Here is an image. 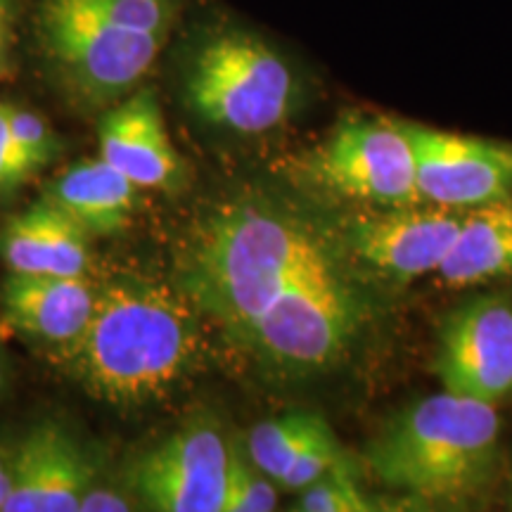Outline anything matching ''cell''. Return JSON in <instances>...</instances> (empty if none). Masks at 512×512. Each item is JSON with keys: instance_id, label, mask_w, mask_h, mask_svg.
Masks as SVG:
<instances>
[{"instance_id": "cell-2", "label": "cell", "mask_w": 512, "mask_h": 512, "mask_svg": "<svg viewBox=\"0 0 512 512\" xmlns=\"http://www.w3.org/2000/svg\"><path fill=\"white\" fill-rule=\"evenodd\" d=\"M202 323L174 280L119 275L98 285L93 316L60 361L95 401L119 411L155 406L200 363Z\"/></svg>"}, {"instance_id": "cell-18", "label": "cell", "mask_w": 512, "mask_h": 512, "mask_svg": "<svg viewBox=\"0 0 512 512\" xmlns=\"http://www.w3.org/2000/svg\"><path fill=\"white\" fill-rule=\"evenodd\" d=\"M292 510L299 512H370L382 505L370 498L361 486V470L349 456H344L323 477L299 491Z\"/></svg>"}, {"instance_id": "cell-27", "label": "cell", "mask_w": 512, "mask_h": 512, "mask_svg": "<svg viewBox=\"0 0 512 512\" xmlns=\"http://www.w3.org/2000/svg\"><path fill=\"white\" fill-rule=\"evenodd\" d=\"M5 389V363H3V356H0V392Z\"/></svg>"}, {"instance_id": "cell-5", "label": "cell", "mask_w": 512, "mask_h": 512, "mask_svg": "<svg viewBox=\"0 0 512 512\" xmlns=\"http://www.w3.org/2000/svg\"><path fill=\"white\" fill-rule=\"evenodd\" d=\"M41 36L64 81L93 105L124 98L150 72L166 36L117 27L62 0H46Z\"/></svg>"}, {"instance_id": "cell-19", "label": "cell", "mask_w": 512, "mask_h": 512, "mask_svg": "<svg viewBox=\"0 0 512 512\" xmlns=\"http://www.w3.org/2000/svg\"><path fill=\"white\" fill-rule=\"evenodd\" d=\"M62 3L117 24V27L169 36L178 12L176 0H62Z\"/></svg>"}, {"instance_id": "cell-7", "label": "cell", "mask_w": 512, "mask_h": 512, "mask_svg": "<svg viewBox=\"0 0 512 512\" xmlns=\"http://www.w3.org/2000/svg\"><path fill=\"white\" fill-rule=\"evenodd\" d=\"M463 216V209L432 202L368 207L339 223V233L370 283L401 287L439 271L458 238Z\"/></svg>"}, {"instance_id": "cell-11", "label": "cell", "mask_w": 512, "mask_h": 512, "mask_svg": "<svg viewBox=\"0 0 512 512\" xmlns=\"http://www.w3.org/2000/svg\"><path fill=\"white\" fill-rule=\"evenodd\" d=\"M3 512H79L98 465L72 430L50 420L19 441Z\"/></svg>"}, {"instance_id": "cell-3", "label": "cell", "mask_w": 512, "mask_h": 512, "mask_svg": "<svg viewBox=\"0 0 512 512\" xmlns=\"http://www.w3.org/2000/svg\"><path fill=\"white\" fill-rule=\"evenodd\" d=\"M494 403L441 392L413 401L370 441L366 463L384 489L430 508L482 501L501 465Z\"/></svg>"}, {"instance_id": "cell-28", "label": "cell", "mask_w": 512, "mask_h": 512, "mask_svg": "<svg viewBox=\"0 0 512 512\" xmlns=\"http://www.w3.org/2000/svg\"><path fill=\"white\" fill-rule=\"evenodd\" d=\"M510 508H512V496H510Z\"/></svg>"}, {"instance_id": "cell-8", "label": "cell", "mask_w": 512, "mask_h": 512, "mask_svg": "<svg viewBox=\"0 0 512 512\" xmlns=\"http://www.w3.org/2000/svg\"><path fill=\"white\" fill-rule=\"evenodd\" d=\"M444 392L484 403L512 399V299H467L444 318L432 358Z\"/></svg>"}, {"instance_id": "cell-9", "label": "cell", "mask_w": 512, "mask_h": 512, "mask_svg": "<svg viewBox=\"0 0 512 512\" xmlns=\"http://www.w3.org/2000/svg\"><path fill=\"white\" fill-rule=\"evenodd\" d=\"M230 453L214 420H192L133 465L131 489L147 510L223 512Z\"/></svg>"}, {"instance_id": "cell-16", "label": "cell", "mask_w": 512, "mask_h": 512, "mask_svg": "<svg viewBox=\"0 0 512 512\" xmlns=\"http://www.w3.org/2000/svg\"><path fill=\"white\" fill-rule=\"evenodd\" d=\"M434 278L456 290L512 278V197L465 211L458 238Z\"/></svg>"}, {"instance_id": "cell-22", "label": "cell", "mask_w": 512, "mask_h": 512, "mask_svg": "<svg viewBox=\"0 0 512 512\" xmlns=\"http://www.w3.org/2000/svg\"><path fill=\"white\" fill-rule=\"evenodd\" d=\"M344 456H347V451L339 444L332 427L325 422V425L313 434L309 444L299 451L297 460L290 465V470L285 472V477L280 479L278 486H283L285 491H297L299 494L306 486L323 477L325 472L332 470Z\"/></svg>"}, {"instance_id": "cell-20", "label": "cell", "mask_w": 512, "mask_h": 512, "mask_svg": "<svg viewBox=\"0 0 512 512\" xmlns=\"http://www.w3.org/2000/svg\"><path fill=\"white\" fill-rule=\"evenodd\" d=\"M278 508V484L242 456L238 448L230 453L223 512H271Z\"/></svg>"}, {"instance_id": "cell-1", "label": "cell", "mask_w": 512, "mask_h": 512, "mask_svg": "<svg viewBox=\"0 0 512 512\" xmlns=\"http://www.w3.org/2000/svg\"><path fill=\"white\" fill-rule=\"evenodd\" d=\"M174 283L228 344L283 382L342 368L377 313V285L339 226L271 195L204 211L178 249Z\"/></svg>"}, {"instance_id": "cell-12", "label": "cell", "mask_w": 512, "mask_h": 512, "mask_svg": "<svg viewBox=\"0 0 512 512\" xmlns=\"http://www.w3.org/2000/svg\"><path fill=\"white\" fill-rule=\"evenodd\" d=\"M98 143L100 157L138 188L174 190L183 181V159L150 88L128 95L102 114Z\"/></svg>"}, {"instance_id": "cell-23", "label": "cell", "mask_w": 512, "mask_h": 512, "mask_svg": "<svg viewBox=\"0 0 512 512\" xmlns=\"http://www.w3.org/2000/svg\"><path fill=\"white\" fill-rule=\"evenodd\" d=\"M34 176L29 164L24 162L22 152L17 150L15 140L10 136L5 105H0V192H10Z\"/></svg>"}, {"instance_id": "cell-10", "label": "cell", "mask_w": 512, "mask_h": 512, "mask_svg": "<svg viewBox=\"0 0 512 512\" xmlns=\"http://www.w3.org/2000/svg\"><path fill=\"white\" fill-rule=\"evenodd\" d=\"M399 124L413 147L422 202L467 211L512 197V143Z\"/></svg>"}, {"instance_id": "cell-17", "label": "cell", "mask_w": 512, "mask_h": 512, "mask_svg": "<svg viewBox=\"0 0 512 512\" xmlns=\"http://www.w3.org/2000/svg\"><path fill=\"white\" fill-rule=\"evenodd\" d=\"M323 425L325 420L316 413H287L259 422L249 432L247 458L275 484H280L299 451Z\"/></svg>"}, {"instance_id": "cell-14", "label": "cell", "mask_w": 512, "mask_h": 512, "mask_svg": "<svg viewBox=\"0 0 512 512\" xmlns=\"http://www.w3.org/2000/svg\"><path fill=\"white\" fill-rule=\"evenodd\" d=\"M88 238L79 223L43 197L0 230V259L10 273L86 275Z\"/></svg>"}, {"instance_id": "cell-6", "label": "cell", "mask_w": 512, "mask_h": 512, "mask_svg": "<svg viewBox=\"0 0 512 512\" xmlns=\"http://www.w3.org/2000/svg\"><path fill=\"white\" fill-rule=\"evenodd\" d=\"M325 190L366 207L422 202L415 155L399 119L347 114L311 159Z\"/></svg>"}, {"instance_id": "cell-24", "label": "cell", "mask_w": 512, "mask_h": 512, "mask_svg": "<svg viewBox=\"0 0 512 512\" xmlns=\"http://www.w3.org/2000/svg\"><path fill=\"white\" fill-rule=\"evenodd\" d=\"M131 508V498L119 494L117 489H110V486H102L95 482L91 489L86 491V496L81 498L79 512H126Z\"/></svg>"}, {"instance_id": "cell-26", "label": "cell", "mask_w": 512, "mask_h": 512, "mask_svg": "<svg viewBox=\"0 0 512 512\" xmlns=\"http://www.w3.org/2000/svg\"><path fill=\"white\" fill-rule=\"evenodd\" d=\"M8 489H10V463L8 458L0 453V512H3L5 498H8Z\"/></svg>"}, {"instance_id": "cell-25", "label": "cell", "mask_w": 512, "mask_h": 512, "mask_svg": "<svg viewBox=\"0 0 512 512\" xmlns=\"http://www.w3.org/2000/svg\"><path fill=\"white\" fill-rule=\"evenodd\" d=\"M10 48V0H0V72L8 62Z\"/></svg>"}, {"instance_id": "cell-4", "label": "cell", "mask_w": 512, "mask_h": 512, "mask_svg": "<svg viewBox=\"0 0 512 512\" xmlns=\"http://www.w3.org/2000/svg\"><path fill=\"white\" fill-rule=\"evenodd\" d=\"M185 93L207 124L240 136L275 131L299 107V81L285 57L240 29L204 38L190 60Z\"/></svg>"}, {"instance_id": "cell-15", "label": "cell", "mask_w": 512, "mask_h": 512, "mask_svg": "<svg viewBox=\"0 0 512 512\" xmlns=\"http://www.w3.org/2000/svg\"><path fill=\"white\" fill-rule=\"evenodd\" d=\"M138 190L136 183L98 155L64 169L50 181L43 197L79 223L91 238H110L131 221Z\"/></svg>"}, {"instance_id": "cell-13", "label": "cell", "mask_w": 512, "mask_h": 512, "mask_svg": "<svg viewBox=\"0 0 512 512\" xmlns=\"http://www.w3.org/2000/svg\"><path fill=\"white\" fill-rule=\"evenodd\" d=\"M95 299L98 285L88 275L10 273L3 285V311L10 328L48 344L57 354L83 335Z\"/></svg>"}, {"instance_id": "cell-21", "label": "cell", "mask_w": 512, "mask_h": 512, "mask_svg": "<svg viewBox=\"0 0 512 512\" xmlns=\"http://www.w3.org/2000/svg\"><path fill=\"white\" fill-rule=\"evenodd\" d=\"M5 117H8L10 136L15 140L17 150L22 152L24 162L34 174L53 162L60 143H57L46 117L17 105H5Z\"/></svg>"}]
</instances>
